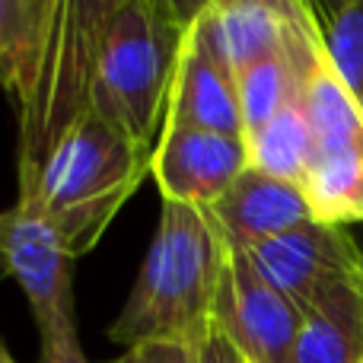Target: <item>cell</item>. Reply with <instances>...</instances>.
Wrapping results in <instances>:
<instances>
[{
    "label": "cell",
    "mask_w": 363,
    "mask_h": 363,
    "mask_svg": "<svg viewBox=\"0 0 363 363\" xmlns=\"http://www.w3.org/2000/svg\"><path fill=\"white\" fill-rule=\"evenodd\" d=\"M115 363H194V345L166 341V338L138 341V345L128 347Z\"/></svg>",
    "instance_id": "19"
},
{
    "label": "cell",
    "mask_w": 363,
    "mask_h": 363,
    "mask_svg": "<svg viewBox=\"0 0 363 363\" xmlns=\"http://www.w3.org/2000/svg\"><path fill=\"white\" fill-rule=\"evenodd\" d=\"M204 213L223 245L242 252L313 220L300 185L255 169H245Z\"/></svg>",
    "instance_id": "10"
},
{
    "label": "cell",
    "mask_w": 363,
    "mask_h": 363,
    "mask_svg": "<svg viewBox=\"0 0 363 363\" xmlns=\"http://www.w3.org/2000/svg\"><path fill=\"white\" fill-rule=\"evenodd\" d=\"M211 319L249 363H287L303 313L252 268L242 252L226 245Z\"/></svg>",
    "instance_id": "8"
},
{
    "label": "cell",
    "mask_w": 363,
    "mask_h": 363,
    "mask_svg": "<svg viewBox=\"0 0 363 363\" xmlns=\"http://www.w3.org/2000/svg\"><path fill=\"white\" fill-rule=\"evenodd\" d=\"M182 35L150 6L128 0L96 61L89 112L147 153H153L163 131Z\"/></svg>",
    "instance_id": "4"
},
{
    "label": "cell",
    "mask_w": 363,
    "mask_h": 363,
    "mask_svg": "<svg viewBox=\"0 0 363 363\" xmlns=\"http://www.w3.org/2000/svg\"><path fill=\"white\" fill-rule=\"evenodd\" d=\"M300 191L315 223L341 230L363 223V153L313 157Z\"/></svg>",
    "instance_id": "16"
},
{
    "label": "cell",
    "mask_w": 363,
    "mask_h": 363,
    "mask_svg": "<svg viewBox=\"0 0 363 363\" xmlns=\"http://www.w3.org/2000/svg\"><path fill=\"white\" fill-rule=\"evenodd\" d=\"M0 245L10 277L35 315L42 363H89L74 315V262L51 223L32 201L19 198L0 213Z\"/></svg>",
    "instance_id": "5"
},
{
    "label": "cell",
    "mask_w": 363,
    "mask_h": 363,
    "mask_svg": "<svg viewBox=\"0 0 363 363\" xmlns=\"http://www.w3.org/2000/svg\"><path fill=\"white\" fill-rule=\"evenodd\" d=\"M242 255L271 287L294 300L300 313H306L328 290L363 281V249L354 242V236L341 226H325L315 220L264 239Z\"/></svg>",
    "instance_id": "7"
},
{
    "label": "cell",
    "mask_w": 363,
    "mask_h": 363,
    "mask_svg": "<svg viewBox=\"0 0 363 363\" xmlns=\"http://www.w3.org/2000/svg\"><path fill=\"white\" fill-rule=\"evenodd\" d=\"M300 106L313 131L315 157L328 153H363V106L335 74L325 42L303 74Z\"/></svg>",
    "instance_id": "12"
},
{
    "label": "cell",
    "mask_w": 363,
    "mask_h": 363,
    "mask_svg": "<svg viewBox=\"0 0 363 363\" xmlns=\"http://www.w3.org/2000/svg\"><path fill=\"white\" fill-rule=\"evenodd\" d=\"M363 281L341 284L303 313L287 363H360Z\"/></svg>",
    "instance_id": "13"
},
{
    "label": "cell",
    "mask_w": 363,
    "mask_h": 363,
    "mask_svg": "<svg viewBox=\"0 0 363 363\" xmlns=\"http://www.w3.org/2000/svg\"><path fill=\"white\" fill-rule=\"evenodd\" d=\"M163 125L230 134V138H242L245 134L236 80L207 55V48L198 42L191 26L182 35L176 77H172Z\"/></svg>",
    "instance_id": "11"
},
{
    "label": "cell",
    "mask_w": 363,
    "mask_h": 363,
    "mask_svg": "<svg viewBox=\"0 0 363 363\" xmlns=\"http://www.w3.org/2000/svg\"><path fill=\"white\" fill-rule=\"evenodd\" d=\"M45 0H0V89L16 93Z\"/></svg>",
    "instance_id": "18"
},
{
    "label": "cell",
    "mask_w": 363,
    "mask_h": 363,
    "mask_svg": "<svg viewBox=\"0 0 363 363\" xmlns=\"http://www.w3.org/2000/svg\"><path fill=\"white\" fill-rule=\"evenodd\" d=\"M10 277V268H6V255H4V245H0V284Z\"/></svg>",
    "instance_id": "22"
},
{
    "label": "cell",
    "mask_w": 363,
    "mask_h": 363,
    "mask_svg": "<svg viewBox=\"0 0 363 363\" xmlns=\"http://www.w3.org/2000/svg\"><path fill=\"white\" fill-rule=\"evenodd\" d=\"M249 169L245 138L194 131L182 125H163L153 147L150 176L163 201L191 207H211L226 188Z\"/></svg>",
    "instance_id": "9"
},
{
    "label": "cell",
    "mask_w": 363,
    "mask_h": 363,
    "mask_svg": "<svg viewBox=\"0 0 363 363\" xmlns=\"http://www.w3.org/2000/svg\"><path fill=\"white\" fill-rule=\"evenodd\" d=\"M140 4L150 6V10L157 13L160 19H166L169 26H176V29L185 32L188 26L204 13V6L211 4V0H140Z\"/></svg>",
    "instance_id": "21"
},
{
    "label": "cell",
    "mask_w": 363,
    "mask_h": 363,
    "mask_svg": "<svg viewBox=\"0 0 363 363\" xmlns=\"http://www.w3.org/2000/svg\"><path fill=\"white\" fill-rule=\"evenodd\" d=\"M194 363H249L239 354V347L220 332V325L211 319L198 341H194Z\"/></svg>",
    "instance_id": "20"
},
{
    "label": "cell",
    "mask_w": 363,
    "mask_h": 363,
    "mask_svg": "<svg viewBox=\"0 0 363 363\" xmlns=\"http://www.w3.org/2000/svg\"><path fill=\"white\" fill-rule=\"evenodd\" d=\"M223 252L201 207L163 201L147 258L108 338L128 347L153 338L194 345L211 325Z\"/></svg>",
    "instance_id": "2"
},
{
    "label": "cell",
    "mask_w": 363,
    "mask_h": 363,
    "mask_svg": "<svg viewBox=\"0 0 363 363\" xmlns=\"http://www.w3.org/2000/svg\"><path fill=\"white\" fill-rule=\"evenodd\" d=\"M319 48H322V42L309 51H277V55L258 57L255 64H249V67L236 77V93H239V108H242L245 134L258 131V128L274 118L284 106L300 99L303 74H306V67L313 64Z\"/></svg>",
    "instance_id": "14"
},
{
    "label": "cell",
    "mask_w": 363,
    "mask_h": 363,
    "mask_svg": "<svg viewBox=\"0 0 363 363\" xmlns=\"http://www.w3.org/2000/svg\"><path fill=\"white\" fill-rule=\"evenodd\" d=\"M245 150H249V169L290 182V185H303L309 163L315 157V147L300 99L284 106L258 131L245 134Z\"/></svg>",
    "instance_id": "15"
},
{
    "label": "cell",
    "mask_w": 363,
    "mask_h": 363,
    "mask_svg": "<svg viewBox=\"0 0 363 363\" xmlns=\"http://www.w3.org/2000/svg\"><path fill=\"white\" fill-rule=\"evenodd\" d=\"M360 363H363V357H360Z\"/></svg>",
    "instance_id": "24"
},
{
    "label": "cell",
    "mask_w": 363,
    "mask_h": 363,
    "mask_svg": "<svg viewBox=\"0 0 363 363\" xmlns=\"http://www.w3.org/2000/svg\"><path fill=\"white\" fill-rule=\"evenodd\" d=\"M191 29L233 80L258 57L322 42L313 0H211Z\"/></svg>",
    "instance_id": "6"
},
{
    "label": "cell",
    "mask_w": 363,
    "mask_h": 363,
    "mask_svg": "<svg viewBox=\"0 0 363 363\" xmlns=\"http://www.w3.org/2000/svg\"><path fill=\"white\" fill-rule=\"evenodd\" d=\"M0 363H13L10 351H6V347H4V341H0Z\"/></svg>",
    "instance_id": "23"
},
{
    "label": "cell",
    "mask_w": 363,
    "mask_h": 363,
    "mask_svg": "<svg viewBox=\"0 0 363 363\" xmlns=\"http://www.w3.org/2000/svg\"><path fill=\"white\" fill-rule=\"evenodd\" d=\"M150 160L153 153L86 108L51 147L35 182L19 198L32 201L70 255L83 258L150 176Z\"/></svg>",
    "instance_id": "3"
},
{
    "label": "cell",
    "mask_w": 363,
    "mask_h": 363,
    "mask_svg": "<svg viewBox=\"0 0 363 363\" xmlns=\"http://www.w3.org/2000/svg\"><path fill=\"white\" fill-rule=\"evenodd\" d=\"M315 16L335 74L363 106V0H325Z\"/></svg>",
    "instance_id": "17"
},
{
    "label": "cell",
    "mask_w": 363,
    "mask_h": 363,
    "mask_svg": "<svg viewBox=\"0 0 363 363\" xmlns=\"http://www.w3.org/2000/svg\"><path fill=\"white\" fill-rule=\"evenodd\" d=\"M128 0H45L16 93V182H35L61 134L89 108L96 61Z\"/></svg>",
    "instance_id": "1"
}]
</instances>
